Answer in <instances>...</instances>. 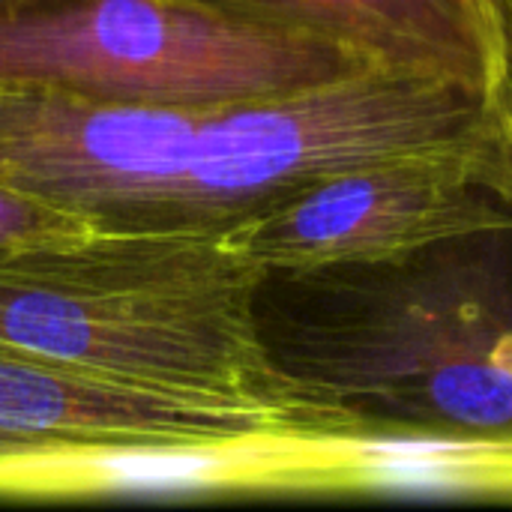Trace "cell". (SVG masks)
Returning a JSON list of instances; mask_svg holds the SVG:
<instances>
[{
	"mask_svg": "<svg viewBox=\"0 0 512 512\" xmlns=\"http://www.w3.org/2000/svg\"><path fill=\"white\" fill-rule=\"evenodd\" d=\"M258 339L363 435L512 447V225L399 261L261 270Z\"/></svg>",
	"mask_w": 512,
	"mask_h": 512,
	"instance_id": "cell-1",
	"label": "cell"
},
{
	"mask_svg": "<svg viewBox=\"0 0 512 512\" xmlns=\"http://www.w3.org/2000/svg\"><path fill=\"white\" fill-rule=\"evenodd\" d=\"M258 267L216 231H108L0 261V345L198 399L267 408L321 441L366 438L270 363Z\"/></svg>",
	"mask_w": 512,
	"mask_h": 512,
	"instance_id": "cell-2",
	"label": "cell"
},
{
	"mask_svg": "<svg viewBox=\"0 0 512 512\" xmlns=\"http://www.w3.org/2000/svg\"><path fill=\"white\" fill-rule=\"evenodd\" d=\"M357 69L339 45L189 0H0V78L108 102L210 111Z\"/></svg>",
	"mask_w": 512,
	"mask_h": 512,
	"instance_id": "cell-3",
	"label": "cell"
},
{
	"mask_svg": "<svg viewBox=\"0 0 512 512\" xmlns=\"http://www.w3.org/2000/svg\"><path fill=\"white\" fill-rule=\"evenodd\" d=\"M204 114L0 78V183L96 228L177 231Z\"/></svg>",
	"mask_w": 512,
	"mask_h": 512,
	"instance_id": "cell-4",
	"label": "cell"
},
{
	"mask_svg": "<svg viewBox=\"0 0 512 512\" xmlns=\"http://www.w3.org/2000/svg\"><path fill=\"white\" fill-rule=\"evenodd\" d=\"M512 186L459 156H390L333 171L225 231L258 270L408 258L441 240L510 228Z\"/></svg>",
	"mask_w": 512,
	"mask_h": 512,
	"instance_id": "cell-5",
	"label": "cell"
},
{
	"mask_svg": "<svg viewBox=\"0 0 512 512\" xmlns=\"http://www.w3.org/2000/svg\"><path fill=\"white\" fill-rule=\"evenodd\" d=\"M0 435L51 453L309 444L303 423L240 402L108 381L0 345Z\"/></svg>",
	"mask_w": 512,
	"mask_h": 512,
	"instance_id": "cell-6",
	"label": "cell"
},
{
	"mask_svg": "<svg viewBox=\"0 0 512 512\" xmlns=\"http://www.w3.org/2000/svg\"><path fill=\"white\" fill-rule=\"evenodd\" d=\"M210 12L339 45L369 66L495 96L501 0H189Z\"/></svg>",
	"mask_w": 512,
	"mask_h": 512,
	"instance_id": "cell-7",
	"label": "cell"
},
{
	"mask_svg": "<svg viewBox=\"0 0 512 512\" xmlns=\"http://www.w3.org/2000/svg\"><path fill=\"white\" fill-rule=\"evenodd\" d=\"M90 231H96L90 219L0 183V261L42 246L69 243Z\"/></svg>",
	"mask_w": 512,
	"mask_h": 512,
	"instance_id": "cell-8",
	"label": "cell"
},
{
	"mask_svg": "<svg viewBox=\"0 0 512 512\" xmlns=\"http://www.w3.org/2000/svg\"><path fill=\"white\" fill-rule=\"evenodd\" d=\"M504 9V72L495 90V105H498V120H501V132L507 141V153H510L512 165V0H501Z\"/></svg>",
	"mask_w": 512,
	"mask_h": 512,
	"instance_id": "cell-9",
	"label": "cell"
},
{
	"mask_svg": "<svg viewBox=\"0 0 512 512\" xmlns=\"http://www.w3.org/2000/svg\"><path fill=\"white\" fill-rule=\"evenodd\" d=\"M39 456H63V453H51V450L33 447V444H21V441H12V438L0 435V474L15 468L24 459H39Z\"/></svg>",
	"mask_w": 512,
	"mask_h": 512,
	"instance_id": "cell-10",
	"label": "cell"
}]
</instances>
